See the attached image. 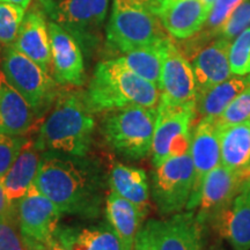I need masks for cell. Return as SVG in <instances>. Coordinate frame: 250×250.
Masks as SVG:
<instances>
[{
	"label": "cell",
	"mask_w": 250,
	"mask_h": 250,
	"mask_svg": "<svg viewBox=\"0 0 250 250\" xmlns=\"http://www.w3.org/2000/svg\"><path fill=\"white\" fill-rule=\"evenodd\" d=\"M35 186L62 214L92 219L101 213L104 175L87 156L41 152Z\"/></svg>",
	"instance_id": "cell-1"
},
{
	"label": "cell",
	"mask_w": 250,
	"mask_h": 250,
	"mask_svg": "<svg viewBox=\"0 0 250 250\" xmlns=\"http://www.w3.org/2000/svg\"><path fill=\"white\" fill-rule=\"evenodd\" d=\"M95 120L83 92L61 89L35 139L41 152L52 151L85 156L93 143Z\"/></svg>",
	"instance_id": "cell-2"
},
{
	"label": "cell",
	"mask_w": 250,
	"mask_h": 250,
	"mask_svg": "<svg viewBox=\"0 0 250 250\" xmlns=\"http://www.w3.org/2000/svg\"><path fill=\"white\" fill-rule=\"evenodd\" d=\"M160 94L158 86L137 76L115 58L96 65L83 98L89 110L96 114L132 105L156 107Z\"/></svg>",
	"instance_id": "cell-3"
},
{
	"label": "cell",
	"mask_w": 250,
	"mask_h": 250,
	"mask_svg": "<svg viewBox=\"0 0 250 250\" xmlns=\"http://www.w3.org/2000/svg\"><path fill=\"white\" fill-rule=\"evenodd\" d=\"M156 107L132 105L105 112L101 132L112 151L127 160L139 161L152 153Z\"/></svg>",
	"instance_id": "cell-4"
},
{
	"label": "cell",
	"mask_w": 250,
	"mask_h": 250,
	"mask_svg": "<svg viewBox=\"0 0 250 250\" xmlns=\"http://www.w3.org/2000/svg\"><path fill=\"white\" fill-rule=\"evenodd\" d=\"M167 39L160 19L148 6L133 0H114L105 29L109 48L123 55Z\"/></svg>",
	"instance_id": "cell-5"
},
{
	"label": "cell",
	"mask_w": 250,
	"mask_h": 250,
	"mask_svg": "<svg viewBox=\"0 0 250 250\" xmlns=\"http://www.w3.org/2000/svg\"><path fill=\"white\" fill-rule=\"evenodd\" d=\"M0 71L29 103L36 118L43 117L52 108L61 90L58 83L35 62L7 45L2 51Z\"/></svg>",
	"instance_id": "cell-6"
},
{
	"label": "cell",
	"mask_w": 250,
	"mask_h": 250,
	"mask_svg": "<svg viewBox=\"0 0 250 250\" xmlns=\"http://www.w3.org/2000/svg\"><path fill=\"white\" fill-rule=\"evenodd\" d=\"M156 111L158 116L151 153L153 167L190 151L192 124L197 115L196 105L173 104L161 99L156 105Z\"/></svg>",
	"instance_id": "cell-7"
},
{
	"label": "cell",
	"mask_w": 250,
	"mask_h": 250,
	"mask_svg": "<svg viewBox=\"0 0 250 250\" xmlns=\"http://www.w3.org/2000/svg\"><path fill=\"white\" fill-rule=\"evenodd\" d=\"M39 2L50 21L61 26L85 48L96 42L109 8V0H39Z\"/></svg>",
	"instance_id": "cell-8"
},
{
	"label": "cell",
	"mask_w": 250,
	"mask_h": 250,
	"mask_svg": "<svg viewBox=\"0 0 250 250\" xmlns=\"http://www.w3.org/2000/svg\"><path fill=\"white\" fill-rule=\"evenodd\" d=\"M193 176L190 151L153 167L149 189L159 213L171 215L187 208L192 192Z\"/></svg>",
	"instance_id": "cell-9"
},
{
	"label": "cell",
	"mask_w": 250,
	"mask_h": 250,
	"mask_svg": "<svg viewBox=\"0 0 250 250\" xmlns=\"http://www.w3.org/2000/svg\"><path fill=\"white\" fill-rule=\"evenodd\" d=\"M18 226L27 250L50 249L62 212L34 186L17 203Z\"/></svg>",
	"instance_id": "cell-10"
},
{
	"label": "cell",
	"mask_w": 250,
	"mask_h": 250,
	"mask_svg": "<svg viewBox=\"0 0 250 250\" xmlns=\"http://www.w3.org/2000/svg\"><path fill=\"white\" fill-rule=\"evenodd\" d=\"M155 250H203L204 225L193 211L177 212L164 220H148Z\"/></svg>",
	"instance_id": "cell-11"
},
{
	"label": "cell",
	"mask_w": 250,
	"mask_h": 250,
	"mask_svg": "<svg viewBox=\"0 0 250 250\" xmlns=\"http://www.w3.org/2000/svg\"><path fill=\"white\" fill-rule=\"evenodd\" d=\"M159 89L160 99L173 104L196 105L198 99L191 64L171 39L168 40L162 59Z\"/></svg>",
	"instance_id": "cell-12"
},
{
	"label": "cell",
	"mask_w": 250,
	"mask_h": 250,
	"mask_svg": "<svg viewBox=\"0 0 250 250\" xmlns=\"http://www.w3.org/2000/svg\"><path fill=\"white\" fill-rule=\"evenodd\" d=\"M248 179L228 170L219 164L205 177L196 208V218L202 225H210L219 214L226 210Z\"/></svg>",
	"instance_id": "cell-13"
},
{
	"label": "cell",
	"mask_w": 250,
	"mask_h": 250,
	"mask_svg": "<svg viewBox=\"0 0 250 250\" xmlns=\"http://www.w3.org/2000/svg\"><path fill=\"white\" fill-rule=\"evenodd\" d=\"M52 77L58 85L81 87L86 81L83 55L79 43L57 23L48 21Z\"/></svg>",
	"instance_id": "cell-14"
},
{
	"label": "cell",
	"mask_w": 250,
	"mask_h": 250,
	"mask_svg": "<svg viewBox=\"0 0 250 250\" xmlns=\"http://www.w3.org/2000/svg\"><path fill=\"white\" fill-rule=\"evenodd\" d=\"M190 153L193 162V187L188 211H195L198 205L199 196L205 177L220 164V144L219 130L211 118H201L196 127H193Z\"/></svg>",
	"instance_id": "cell-15"
},
{
	"label": "cell",
	"mask_w": 250,
	"mask_h": 250,
	"mask_svg": "<svg viewBox=\"0 0 250 250\" xmlns=\"http://www.w3.org/2000/svg\"><path fill=\"white\" fill-rule=\"evenodd\" d=\"M9 45L39 64L48 73L52 74L48 20L42 8L35 6L24 14L18 35L14 42Z\"/></svg>",
	"instance_id": "cell-16"
},
{
	"label": "cell",
	"mask_w": 250,
	"mask_h": 250,
	"mask_svg": "<svg viewBox=\"0 0 250 250\" xmlns=\"http://www.w3.org/2000/svg\"><path fill=\"white\" fill-rule=\"evenodd\" d=\"M210 225L234 250H250V179Z\"/></svg>",
	"instance_id": "cell-17"
},
{
	"label": "cell",
	"mask_w": 250,
	"mask_h": 250,
	"mask_svg": "<svg viewBox=\"0 0 250 250\" xmlns=\"http://www.w3.org/2000/svg\"><path fill=\"white\" fill-rule=\"evenodd\" d=\"M229 46V41L219 37L203 46L189 61L195 76L198 96L232 77Z\"/></svg>",
	"instance_id": "cell-18"
},
{
	"label": "cell",
	"mask_w": 250,
	"mask_h": 250,
	"mask_svg": "<svg viewBox=\"0 0 250 250\" xmlns=\"http://www.w3.org/2000/svg\"><path fill=\"white\" fill-rule=\"evenodd\" d=\"M208 13L203 0H169L156 11L165 30L176 40L190 39L202 31Z\"/></svg>",
	"instance_id": "cell-19"
},
{
	"label": "cell",
	"mask_w": 250,
	"mask_h": 250,
	"mask_svg": "<svg viewBox=\"0 0 250 250\" xmlns=\"http://www.w3.org/2000/svg\"><path fill=\"white\" fill-rule=\"evenodd\" d=\"M55 240L70 250H125L109 223L87 227L58 226Z\"/></svg>",
	"instance_id": "cell-20"
},
{
	"label": "cell",
	"mask_w": 250,
	"mask_h": 250,
	"mask_svg": "<svg viewBox=\"0 0 250 250\" xmlns=\"http://www.w3.org/2000/svg\"><path fill=\"white\" fill-rule=\"evenodd\" d=\"M35 118L29 103L0 71V133L24 136L34 125Z\"/></svg>",
	"instance_id": "cell-21"
},
{
	"label": "cell",
	"mask_w": 250,
	"mask_h": 250,
	"mask_svg": "<svg viewBox=\"0 0 250 250\" xmlns=\"http://www.w3.org/2000/svg\"><path fill=\"white\" fill-rule=\"evenodd\" d=\"M219 130L220 164L250 179V121Z\"/></svg>",
	"instance_id": "cell-22"
},
{
	"label": "cell",
	"mask_w": 250,
	"mask_h": 250,
	"mask_svg": "<svg viewBox=\"0 0 250 250\" xmlns=\"http://www.w3.org/2000/svg\"><path fill=\"white\" fill-rule=\"evenodd\" d=\"M40 161L41 151L36 147L35 140L28 139L17 160L1 180L8 198L15 205L35 186Z\"/></svg>",
	"instance_id": "cell-23"
},
{
	"label": "cell",
	"mask_w": 250,
	"mask_h": 250,
	"mask_svg": "<svg viewBox=\"0 0 250 250\" xmlns=\"http://www.w3.org/2000/svg\"><path fill=\"white\" fill-rule=\"evenodd\" d=\"M105 215L123 242L124 249L133 250L134 240L147 213L118 193L110 191L105 198Z\"/></svg>",
	"instance_id": "cell-24"
},
{
	"label": "cell",
	"mask_w": 250,
	"mask_h": 250,
	"mask_svg": "<svg viewBox=\"0 0 250 250\" xmlns=\"http://www.w3.org/2000/svg\"><path fill=\"white\" fill-rule=\"evenodd\" d=\"M109 186L111 191L137 205L140 210L148 213L149 184L145 170L123 164H116L109 175Z\"/></svg>",
	"instance_id": "cell-25"
},
{
	"label": "cell",
	"mask_w": 250,
	"mask_h": 250,
	"mask_svg": "<svg viewBox=\"0 0 250 250\" xmlns=\"http://www.w3.org/2000/svg\"><path fill=\"white\" fill-rule=\"evenodd\" d=\"M250 85V73L229 77L198 96L196 112L201 118H215L223 112L234 99Z\"/></svg>",
	"instance_id": "cell-26"
},
{
	"label": "cell",
	"mask_w": 250,
	"mask_h": 250,
	"mask_svg": "<svg viewBox=\"0 0 250 250\" xmlns=\"http://www.w3.org/2000/svg\"><path fill=\"white\" fill-rule=\"evenodd\" d=\"M168 40L169 37L156 44L132 50V51L123 54L121 57H118V59L127 68L134 72L137 76L142 77L143 79L159 87L161 78L162 59H164Z\"/></svg>",
	"instance_id": "cell-27"
},
{
	"label": "cell",
	"mask_w": 250,
	"mask_h": 250,
	"mask_svg": "<svg viewBox=\"0 0 250 250\" xmlns=\"http://www.w3.org/2000/svg\"><path fill=\"white\" fill-rule=\"evenodd\" d=\"M211 120L218 129L250 121V85L243 89L218 117Z\"/></svg>",
	"instance_id": "cell-28"
},
{
	"label": "cell",
	"mask_w": 250,
	"mask_h": 250,
	"mask_svg": "<svg viewBox=\"0 0 250 250\" xmlns=\"http://www.w3.org/2000/svg\"><path fill=\"white\" fill-rule=\"evenodd\" d=\"M24 14L26 9L20 6L0 2V44L9 45L14 42Z\"/></svg>",
	"instance_id": "cell-29"
},
{
	"label": "cell",
	"mask_w": 250,
	"mask_h": 250,
	"mask_svg": "<svg viewBox=\"0 0 250 250\" xmlns=\"http://www.w3.org/2000/svg\"><path fill=\"white\" fill-rule=\"evenodd\" d=\"M229 64L232 74L245 76L250 73V27L230 42Z\"/></svg>",
	"instance_id": "cell-30"
},
{
	"label": "cell",
	"mask_w": 250,
	"mask_h": 250,
	"mask_svg": "<svg viewBox=\"0 0 250 250\" xmlns=\"http://www.w3.org/2000/svg\"><path fill=\"white\" fill-rule=\"evenodd\" d=\"M245 1L246 0H214L208 20L203 27L205 33L208 35H218L233 12Z\"/></svg>",
	"instance_id": "cell-31"
},
{
	"label": "cell",
	"mask_w": 250,
	"mask_h": 250,
	"mask_svg": "<svg viewBox=\"0 0 250 250\" xmlns=\"http://www.w3.org/2000/svg\"><path fill=\"white\" fill-rule=\"evenodd\" d=\"M27 140L24 136L0 133V181L4 179L6 173L17 160Z\"/></svg>",
	"instance_id": "cell-32"
},
{
	"label": "cell",
	"mask_w": 250,
	"mask_h": 250,
	"mask_svg": "<svg viewBox=\"0 0 250 250\" xmlns=\"http://www.w3.org/2000/svg\"><path fill=\"white\" fill-rule=\"evenodd\" d=\"M248 27H250V0H246L233 12L227 22L219 31L218 36L232 42Z\"/></svg>",
	"instance_id": "cell-33"
},
{
	"label": "cell",
	"mask_w": 250,
	"mask_h": 250,
	"mask_svg": "<svg viewBox=\"0 0 250 250\" xmlns=\"http://www.w3.org/2000/svg\"><path fill=\"white\" fill-rule=\"evenodd\" d=\"M0 250H27L18 221L0 220Z\"/></svg>",
	"instance_id": "cell-34"
},
{
	"label": "cell",
	"mask_w": 250,
	"mask_h": 250,
	"mask_svg": "<svg viewBox=\"0 0 250 250\" xmlns=\"http://www.w3.org/2000/svg\"><path fill=\"white\" fill-rule=\"evenodd\" d=\"M0 220L18 221L17 205L8 198L1 181H0Z\"/></svg>",
	"instance_id": "cell-35"
},
{
	"label": "cell",
	"mask_w": 250,
	"mask_h": 250,
	"mask_svg": "<svg viewBox=\"0 0 250 250\" xmlns=\"http://www.w3.org/2000/svg\"><path fill=\"white\" fill-rule=\"evenodd\" d=\"M133 250H155L151 233H149L148 227L146 225L140 228L138 234H137L136 240H134Z\"/></svg>",
	"instance_id": "cell-36"
},
{
	"label": "cell",
	"mask_w": 250,
	"mask_h": 250,
	"mask_svg": "<svg viewBox=\"0 0 250 250\" xmlns=\"http://www.w3.org/2000/svg\"><path fill=\"white\" fill-rule=\"evenodd\" d=\"M0 2H8V4L20 6L23 9H28L31 4V0H0Z\"/></svg>",
	"instance_id": "cell-37"
},
{
	"label": "cell",
	"mask_w": 250,
	"mask_h": 250,
	"mask_svg": "<svg viewBox=\"0 0 250 250\" xmlns=\"http://www.w3.org/2000/svg\"><path fill=\"white\" fill-rule=\"evenodd\" d=\"M167 1H169V0H152L151 5H149V8H151L152 11L156 14V11H158L162 5H165Z\"/></svg>",
	"instance_id": "cell-38"
},
{
	"label": "cell",
	"mask_w": 250,
	"mask_h": 250,
	"mask_svg": "<svg viewBox=\"0 0 250 250\" xmlns=\"http://www.w3.org/2000/svg\"><path fill=\"white\" fill-rule=\"evenodd\" d=\"M50 249L51 250H70V249H67L66 247L61 245L57 240H54V242H52L51 246H50Z\"/></svg>",
	"instance_id": "cell-39"
},
{
	"label": "cell",
	"mask_w": 250,
	"mask_h": 250,
	"mask_svg": "<svg viewBox=\"0 0 250 250\" xmlns=\"http://www.w3.org/2000/svg\"><path fill=\"white\" fill-rule=\"evenodd\" d=\"M133 1L140 2V4L146 5V6H148V7H149V5H151V1H152V0H133Z\"/></svg>",
	"instance_id": "cell-40"
},
{
	"label": "cell",
	"mask_w": 250,
	"mask_h": 250,
	"mask_svg": "<svg viewBox=\"0 0 250 250\" xmlns=\"http://www.w3.org/2000/svg\"><path fill=\"white\" fill-rule=\"evenodd\" d=\"M203 1H204V2H205L206 7H208V9H211V7H212V5H213V2H214V0H203Z\"/></svg>",
	"instance_id": "cell-41"
},
{
	"label": "cell",
	"mask_w": 250,
	"mask_h": 250,
	"mask_svg": "<svg viewBox=\"0 0 250 250\" xmlns=\"http://www.w3.org/2000/svg\"><path fill=\"white\" fill-rule=\"evenodd\" d=\"M210 250H225V249L221 248V247H212Z\"/></svg>",
	"instance_id": "cell-42"
},
{
	"label": "cell",
	"mask_w": 250,
	"mask_h": 250,
	"mask_svg": "<svg viewBox=\"0 0 250 250\" xmlns=\"http://www.w3.org/2000/svg\"><path fill=\"white\" fill-rule=\"evenodd\" d=\"M44 250H51V249H44Z\"/></svg>",
	"instance_id": "cell-43"
}]
</instances>
